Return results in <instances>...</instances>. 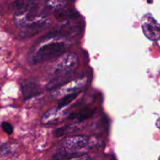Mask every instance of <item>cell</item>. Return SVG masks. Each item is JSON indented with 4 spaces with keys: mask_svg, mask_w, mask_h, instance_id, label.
Segmentation results:
<instances>
[{
    "mask_svg": "<svg viewBox=\"0 0 160 160\" xmlns=\"http://www.w3.org/2000/svg\"><path fill=\"white\" fill-rule=\"evenodd\" d=\"M70 45V42L61 34L55 33L46 35L30 53L29 62L35 65L60 57L67 52Z\"/></svg>",
    "mask_w": 160,
    "mask_h": 160,
    "instance_id": "obj_1",
    "label": "cell"
},
{
    "mask_svg": "<svg viewBox=\"0 0 160 160\" xmlns=\"http://www.w3.org/2000/svg\"><path fill=\"white\" fill-rule=\"evenodd\" d=\"M15 23L21 30L22 37H31L48 27L50 20L37 9L15 13Z\"/></svg>",
    "mask_w": 160,
    "mask_h": 160,
    "instance_id": "obj_2",
    "label": "cell"
},
{
    "mask_svg": "<svg viewBox=\"0 0 160 160\" xmlns=\"http://www.w3.org/2000/svg\"><path fill=\"white\" fill-rule=\"evenodd\" d=\"M78 65V56L75 53L65 52L60 56L52 70L53 78L46 85L47 90H53L63 85L64 83L62 81L66 82L70 78V75L76 70Z\"/></svg>",
    "mask_w": 160,
    "mask_h": 160,
    "instance_id": "obj_3",
    "label": "cell"
},
{
    "mask_svg": "<svg viewBox=\"0 0 160 160\" xmlns=\"http://www.w3.org/2000/svg\"><path fill=\"white\" fill-rule=\"evenodd\" d=\"M89 140L86 136L76 135L69 137L64 142V148L73 152H79L82 149L86 148L89 145Z\"/></svg>",
    "mask_w": 160,
    "mask_h": 160,
    "instance_id": "obj_4",
    "label": "cell"
},
{
    "mask_svg": "<svg viewBox=\"0 0 160 160\" xmlns=\"http://www.w3.org/2000/svg\"><path fill=\"white\" fill-rule=\"evenodd\" d=\"M142 29L144 35L152 41L160 40V23H157L152 17H147L142 22Z\"/></svg>",
    "mask_w": 160,
    "mask_h": 160,
    "instance_id": "obj_5",
    "label": "cell"
},
{
    "mask_svg": "<svg viewBox=\"0 0 160 160\" xmlns=\"http://www.w3.org/2000/svg\"><path fill=\"white\" fill-rule=\"evenodd\" d=\"M21 92L25 100L35 97L41 93L39 84L32 80H24L21 84Z\"/></svg>",
    "mask_w": 160,
    "mask_h": 160,
    "instance_id": "obj_6",
    "label": "cell"
},
{
    "mask_svg": "<svg viewBox=\"0 0 160 160\" xmlns=\"http://www.w3.org/2000/svg\"><path fill=\"white\" fill-rule=\"evenodd\" d=\"M39 3V0H16L11 6V8L15 13L37 10Z\"/></svg>",
    "mask_w": 160,
    "mask_h": 160,
    "instance_id": "obj_7",
    "label": "cell"
},
{
    "mask_svg": "<svg viewBox=\"0 0 160 160\" xmlns=\"http://www.w3.org/2000/svg\"><path fill=\"white\" fill-rule=\"evenodd\" d=\"M66 117V114L62 111V109L56 108H53L47 111L42 117V123L43 124H53L62 121Z\"/></svg>",
    "mask_w": 160,
    "mask_h": 160,
    "instance_id": "obj_8",
    "label": "cell"
},
{
    "mask_svg": "<svg viewBox=\"0 0 160 160\" xmlns=\"http://www.w3.org/2000/svg\"><path fill=\"white\" fill-rule=\"evenodd\" d=\"M94 113V111L90 108H83L80 110L74 112L68 116V119L70 120H76V121L82 122L84 120L91 118Z\"/></svg>",
    "mask_w": 160,
    "mask_h": 160,
    "instance_id": "obj_9",
    "label": "cell"
},
{
    "mask_svg": "<svg viewBox=\"0 0 160 160\" xmlns=\"http://www.w3.org/2000/svg\"><path fill=\"white\" fill-rule=\"evenodd\" d=\"M17 146L15 144L6 143L1 146L0 148V157H6V156H12L16 152Z\"/></svg>",
    "mask_w": 160,
    "mask_h": 160,
    "instance_id": "obj_10",
    "label": "cell"
},
{
    "mask_svg": "<svg viewBox=\"0 0 160 160\" xmlns=\"http://www.w3.org/2000/svg\"><path fill=\"white\" fill-rule=\"evenodd\" d=\"M78 95V92H73V93H70L66 95L64 98L61 99V101L58 103L57 108L60 109H63L64 107L68 106L70 103H72L77 96Z\"/></svg>",
    "mask_w": 160,
    "mask_h": 160,
    "instance_id": "obj_11",
    "label": "cell"
},
{
    "mask_svg": "<svg viewBox=\"0 0 160 160\" xmlns=\"http://www.w3.org/2000/svg\"><path fill=\"white\" fill-rule=\"evenodd\" d=\"M67 2V0H45V5L50 9L57 10L64 7Z\"/></svg>",
    "mask_w": 160,
    "mask_h": 160,
    "instance_id": "obj_12",
    "label": "cell"
},
{
    "mask_svg": "<svg viewBox=\"0 0 160 160\" xmlns=\"http://www.w3.org/2000/svg\"><path fill=\"white\" fill-rule=\"evenodd\" d=\"M75 12H72V11H64V12H58L56 15V17L60 20H64V19L67 18H73L75 17Z\"/></svg>",
    "mask_w": 160,
    "mask_h": 160,
    "instance_id": "obj_13",
    "label": "cell"
},
{
    "mask_svg": "<svg viewBox=\"0 0 160 160\" xmlns=\"http://www.w3.org/2000/svg\"><path fill=\"white\" fill-rule=\"evenodd\" d=\"M1 127L2 128H3V131H4L6 134H11L13 133V127L10 123H7V122H3V123H2Z\"/></svg>",
    "mask_w": 160,
    "mask_h": 160,
    "instance_id": "obj_14",
    "label": "cell"
},
{
    "mask_svg": "<svg viewBox=\"0 0 160 160\" xmlns=\"http://www.w3.org/2000/svg\"><path fill=\"white\" fill-rule=\"evenodd\" d=\"M67 129H68V127L67 126H64L62 127V128H59L54 131V134L56 137H61V136L64 135L67 133Z\"/></svg>",
    "mask_w": 160,
    "mask_h": 160,
    "instance_id": "obj_15",
    "label": "cell"
},
{
    "mask_svg": "<svg viewBox=\"0 0 160 160\" xmlns=\"http://www.w3.org/2000/svg\"><path fill=\"white\" fill-rule=\"evenodd\" d=\"M71 160H91V159L89 156H79V157L73 158Z\"/></svg>",
    "mask_w": 160,
    "mask_h": 160,
    "instance_id": "obj_16",
    "label": "cell"
},
{
    "mask_svg": "<svg viewBox=\"0 0 160 160\" xmlns=\"http://www.w3.org/2000/svg\"><path fill=\"white\" fill-rule=\"evenodd\" d=\"M157 127H158L160 130V120H158V121H157Z\"/></svg>",
    "mask_w": 160,
    "mask_h": 160,
    "instance_id": "obj_17",
    "label": "cell"
},
{
    "mask_svg": "<svg viewBox=\"0 0 160 160\" xmlns=\"http://www.w3.org/2000/svg\"><path fill=\"white\" fill-rule=\"evenodd\" d=\"M158 160H160V156H159V158H158Z\"/></svg>",
    "mask_w": 160,
    "mask_h": 160,
    "instance_id": "obj_18",
    "label": "cell"
}]
</instances>
